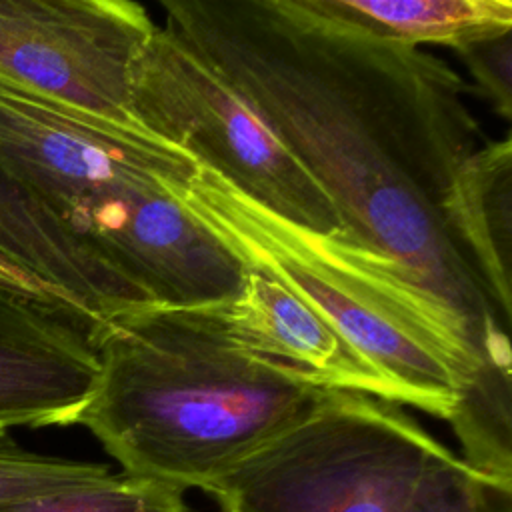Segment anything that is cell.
<instances>
[{"mask_svg": "<svg viewBox=\"0 0 512 512\" xmlns=\"http://www.w3.org/2000/svg\"><path fill=\"white\" fill-rule=\"evenodd\" d=\"M164 26L252 110L336 208L330 238L422 302L472 368L512 388L510 326L442 218L482 130L442 58L330 24L296 0H162ZM464 390V392H466Z\"/></svg>", "mask_w": 512, "mask_h": 512, "instance_id": "obj_1", "label": "cell"}, {"mask_svg": "<svg viewBox=\"0 0 512 512\" xmlns=\"http://www.w3.org/2000/svg\"><path fill=\"white\" fill-rule=\"evenodd\" d=\"M220 306H140L94 338L98 378L78 424L124 474L208 492L324 394L240 348Z\"/></svg>", "mask_w": 512, "mask_h": 512, "instance_id": "obj_2", "label": "cell"}, {"mask_svg": "<svg viewBox=\"0 0 512 512\" xmlns=\"http://www.w3.org/2000/svg\"><path fill=\"white\" fill-rule=\"evenodd\" d=\"M196 168L142 130L0 80V170L154 304H224L248 270L176 198Z\"/></svg>", "mask_w": 512, "mask_h": 512, "instance_id": "obj_3", "label": "cell"}, {"mask_svg": "<svg viewBox=\"0 0 512 512\" xmlns=\"http://www.w3.org/2000/svg\"><path fill=\"white\" fill-rule=\"evenodd\" d=\"M182 206L246 268H256L314 306L388 382L402 404L448 420L472 384L462 350L430 310L330 238L304 232L262 210L198 164L172 182Z\"/></svg>", "mask_w": 512, "mask_h": 512, "instance_id": "obj_4", "label": "cell"}, {"mask_svg": "<svg viewBox=\"0 0 512 512\" xmlns=\"http://www.w3.org/2000/svg\"><path fill=\"white\" fill-rule=\"evenodd\" d=\"M444 448L400 404L324 390L208 494L222 512H404Z\"/></svg>", "mask_w": 512, "mask_h": 512, "instance_id": "obj_5", "label": "cell"}, {"mask_svg": "<svg viewBox=\"0 0 512 512\" xmlns=\"http://www.w3.org/2000/svg\"><path fill=\"white\" fill-rule=\"evenodd\" d=\"M130 114L142 132L184 150L282 222L324 238L340 236V216L324 190L166 28L154 30L134 64Z\"/></svg>", "mask_w": 512, "mask_h": 512, "instance_id": "obj_6", "label": "cell"}, {"mask_svg": "<svg viewBox=\"0 0 512 512\" xmlns=\"http://www.w3.org/2000/svg\"><path fill=\"white\" fill-rule=\"evenodd\" d=\"M156 28L130 0H0V80L140 130L132 70Z\"/></svg>", "mask_w": 512, "mask_h": 512, "instance_id": "obj_7", "label": "cell"}, {"mask_svg": "<svg viewBox=\"0 0 512 512\" xmlns=\"http://www.w3.org/2000/svg\"><path fill=\"white\" fill-rule=\"evenodd\" d=\"M98 378L86 328L60 308L0 284V428L78 424Z\"/></svg>", "mask_w": 512, "mask_h": 512, "instance_id": "obj_8", "label": "cell"}, {"mask_svg": "<svg viewBox=\"0 0 512 512\" xmlns=\"http://www.w3.org/2000/svg\"><path fill=\"white\" fill-rule=\"evenodd\" d=\"M232 340L292 378L322 390L360 392L402 406V396L306 300L248 268L238 294L220 306Z\"/></svg>", "mask_w": 512, "mask_h": 512, "instance_id": "obj_9", "label": "cell"}, {"mask_svg": "<svg viewBox=\"0 0 512 512\" xmlns=\"http://www.w3.org/2000/svg\"><path fill=\"white\" fill-rule=\"evenodd\" d=\"M0 254L38 280L52 302L88 330L92 342L122 312L154 304L114 274L0 170Z\"/></svg>", "mask_w": 512, "mask_h": 512, "instance_id": "obj_10", "label": "cell"}, {"mask_svg": "<svg viewBox=\"0 0 512 512\" xmlns=\"http://www.w3.org/2000/svg\"><path fill=\"white\" fill-rule=\"evenodd\" d=\"M442 218L510 326L512 142L508 136L486 142L460 164L444 194Z\"/></svg>", "mask_w": 512, "mask_h": 512, "instance_id": "obj_11", "label": "cell"}, {"mask_svg": "<svg viewBox=\"0 0 512 512\" xmlns=\"http://www.w3.org/2000/svg\"><path fill=\"white\" fill-rule=\"evenodd\" d=\"M330 24L378 40L454 46L472 36L512 28L510 0H296Z\"/></svg>", "mask_w": 512, "mask_h": 512, "instance_id": "obj_12", "label": "cell"}, {"mask_svg": "<svg viewBox=\"0 0 512 512\" xmlns=\"http://www.w3.org/2000/svg\"><path fill=\"white\" fill-rule=\"evenodd\" d=\"M0 512H188L184 490L130 474L0 502Z\"/></svg>", "mask_w": 512, "mask_h": 512, "instance_id": "obj_13", "label": "cell"}, {"mask_svg": "<svg viewBox=\"0 0 512 512\" xmlns=\"http://www.w3.org/2000/svg\"><path fill=\"white\" fill-rule=\"evenodd\" d=\"M404 512H512V486L474 474L444 448L426 466Z\"/></svg>", "mask_w": 512, "mask_h": 512, "instance_id": "obj_14", "label": "cell"}, {"mask_svg": "<svg viewBox=\"0 0 512 512\" xmlns=\"http://www.w3.org/2000/svg\"><path fill=\"white\" fill-rule=\"evenodd\" d=\"M108 474L110 468L98 462L32 452L0 428V502L88 484Z\"/></svg>", "mask_w": 512, "mask_h": 512, "instance_id": "obj_15", "label": "cell"}, {"mask_svg": "<svg viewBox=\"0 0 512 512\" xmlns=\"http://www.w3.org/2000/svg\"><path fill=\"white\" fill-rule=\"evenodd\" d=\"M468 68L476 90L496 114L512 118V28L490 30L452 46Z\"/></svg>", "mask_w": 512, "mask_h": 512, "instance_id": "obj_16", "label": "cell"}, {"mask_svg": "<svg viewBox=\"0 0 512 512\" xmlns=\"http://www.w3.org/2000/svg\"><path fill=\"white\" fill-rule=\"evenodd\" d=\"M0 284L2 286H8V288H16V290H22L26 294H32L44 302H50L52 306H56L50 298V294L46 292V288L34 280L30 274H26L22 268H18L14 262H10L8 258H4L0 254ZM58 308V306H56ZM66 314V312H64Z\"/></svg>", "mask_w": 512, "mask_h": 512, "instance_id": "obj_17", "label": "cell"}]
</instances>
